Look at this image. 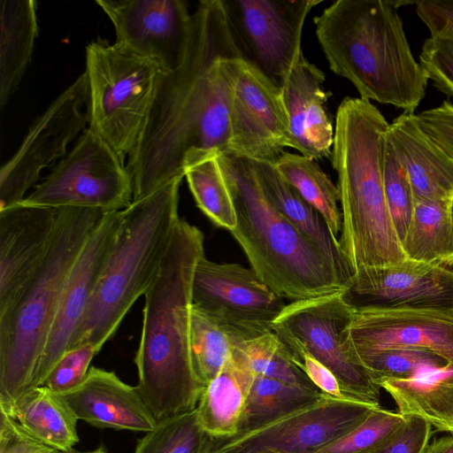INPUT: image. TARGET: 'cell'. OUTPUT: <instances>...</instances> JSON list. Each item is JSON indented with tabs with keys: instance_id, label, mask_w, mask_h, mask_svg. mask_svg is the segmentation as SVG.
Returning a JSON list of instances; mask_svg holds the SVG:
<instances>
[{
	"instance_id": "1",
	"label": "cell",
	"mask_w": 453,
	"mask_h": 453,
	"mask_svg": "<svg viewBox=\"0 0 453 453\" xmlns=\"http://www.w3.org/2000/svg\"><path fill=\"white\" fill-rule=\"evenodd\" d=\"M242 59L221 0L201 1L192 13L185 58L160 75L151 111L127 169L133 201L184 177V164L202 151L227 153L230 102Z\"/></svg>"
},
{
	"instance_id": "2",
	"label": "cell",
	"mask_w": 453,
	"mask_h": 453,
	"mask_svg": "<svg viewBox=\"0 0 453 453\" xmlns=\"http://www.w3.org/2000/svg\"><path fill=\"white\" fill-rule=\"evenodd\" d=\"M203 242L202 231L180 218L159 272L144 295L134 358L136 387L157 421L196 409L205 389L189 352L192 282L204 256Z\"/></svg>"
},
{
	"instance_id": "3",
	"label": "cell",
	"mask_w": 453,
	"mask_h": 453,
	"mask_svg": "<svg viewBox=\"0 0 453 453\" xmlns=\"http://www.w3.org/2000/svg\"><path fill=\"white\" fill-rule=\"evenodd\" d=\"M388 127L379 109L360 97H345L336 111L331 158L342 221L338 241L353 276L408 261L384 191Z\"/></svg>"
},
{
	"instance_id": "4",
	"label": "cell",
	"mask_w": 453,
	"mask_h": 453,
	"mask_svg": "<svg viewBox=\"0 0 453 453\" xmlns=\"http://www.w3.org/2000/svg\"><path fill=\"white\" fill-rule=\"evenodd\" d=\"M403 1L336 0L314 19L319 43L333 73L360 98L414 112L428 77L407 41Z\"/></svg>"
},
{
	"instance_id": "5",
	"label": "cell",
	"mask_w": 453,
	"mask_h": 453,
	"mask_svg": "<svg viewBox=\"0 0 453 453\" xmlns=\"http://www.w3.org/2000/svg\"><path fill=\"white\" fill-rule=\"evenodd\" d=\"M218 159L235 210L230 233L257 275L291 302L346 290L331 263L266 198L250 159Z\"/></svg>"
},
{
	"instance_id": "6",
	"label": "cell",
	"mask_w": 453,
	"mask_h": 453,
	"mask_svg": "<svg viewBox=\"0 0 453 453\" xmlns=\"http://www.w3.org/2000/svg\"><path fill=\"white\" fill-rule=\"evenodd\" d=\"M175 178L122 210L114 242L69 349L90 343L100 351L132 305L157 275L176 223L179 189Z\"/></svg>"
},
{
	"instance_id": "7",
	"label": "cell",
	"mask_w": 453,
	"mask_h": 453,
	"mask_svg": "<svg viewBox=\"0 0 453 453\" xmlns=\"http://www.w3.org/2000/svg\"><path fill=\"white\" fill-rule=\"evenodd\" d=\"M103 214L75 207L58 210L45 259L0 319V409H9L32 388L70 269Z\"/></svg>"
},
{
	"instance_id": "8",
	"label": "cell",
	"mask_w": 453,
	"mask_h": 453,
	"mask_svg": "<svg viewBox=\"0 0 453 453\" xmlns=\"http://www.w3.org/2000/svg\"><path fill=\"white\" fill-rule=\"evenodd\" d=\"M88 129L124 163L135 148L154 102L161 69L97 39L86 46Z\"/></svg>"
},
{
	"instance_id": "9",
	"label": "cell",
	"mask_w": 453,
	"mask_h": 453,
	"mask_svg": "<svg viewBox=\"0 0 453 453\" xmlns=\"http://www.w3.org/2000/svg\"><path fill=\"white\" fill-rule=\"evenodd\" d=\"M345 290L292 301L272 325V331L302 346L327 367L352 400L380 405V389L363 365L349 336L355 308Z\"/></svg>"
},
{
	"instance_id": "10",
	"label": "cell",
	"mask_w": 453,
	"mask_h": 453,
	"mask_svg": "<svg viewBox=\"0 0 453 453\" xmlns=\"http://www.w3.org/2000/svg\"><path fill=\"white\" fill-rule=\"evenodd\" d=\"M133 201L132 179L111 148L86 128L72 150L21 203L103 213L122 211Z\"/></svg>"
},
{
	"instance_id": "11",
	"label": "cell",
	"mask_w": 453,
	"mask_h": 453,
	"mask_svg": "<svg viewBox=\"0 0 453 453\" xmlns=\"http://www.w3.org/2000/svg\"><path fill=\"white\" fill-rule=\"evenodd\" d=\"M241 58L282 88L302 51L307 16L321 0H221Z\"/></svg>"
},
{
	"instance_id": "12",
	"label": "cell",
	"mask_w": 453,
	"mask_h": 453,
	"mask_svg": "<svg viewBox=\"0 0 453 453\" xmlns=\"http://www.w3.org/2000/svg\"><path fill=\"white\" fill-rule=\"evenodd\" d=\"M88 80L78 76L34 122L15 154L0 169V210L21 203L41 172L66 153L88 123Z\"/></svg>"
},
{
	"instance_id": "13",
	"label": "cell",
	"mask_w": 453,
	"mask_h": 453,
	"mask_svg": "<svg viewBox=\"0 0 453 453\" xmlns=\"http://www.w3.org/2000/svg\"><path fill=\"white\" fill-rule=\"evenodd\" d=\"M377 407L326 395L240 437L211 438L206 453H315L355 428Z\"/></svg>"
},
{
	"instance_id": "14",
	"label": "cell",
	"mask_w": 453,
	"mask_h": 453,
	"mask_svg": "<svg viewBox=\"0 0 453 453\" xmlns=\"http://www.w3.org/2000/svg\"><path fill=\"white\" fill-rule=\"evenodd\" d=\"M192 304L218 318L245 340L272 331L286 306L251 268L203 256L192 282Z\"/></svg>"
},
{
	"instance_id": "15",
	"label": "cell",
	"mask_w": 453,
	"mask_h": 453,
	"mask_svg": "<svg viewBox=\"0 0 453 453\" xmlns=\"http://www.w3.org/2000/svg\"><path fill=\"white\" fill-rule=\"evenodd\" d=\"M228 154L275 163L288 148L289 119L282 90L242 59L233 84Z\"/></svg>"
},
{
	"instance_id": "16",
	"label": "cell",
	"mask_w": 453,
	"mask_h": 453,
	"mask_svg": "<svg viewBox=\"0 0 453 453\" xmlns=\"http://www.w3.org/2000/svg\"><path fill=\"white\" fill-rule=\"evenodd\" d=\"M112 23L115 44L172 73L187 54L192 14L182 0H96Z\"/></svg>"
},
{
	"instance_id": "17",
	"label": "cell",
	"mask_w": 453,
	"mask_h": 453,
	"mask_svg": "<svg viewBox=\"0 0 453 453\" xmlns=\"http://www.w3.org/2000/svg\"><path fill=\"white\" fill-rule=\"evenodd\" d=\"M344 295L355 310L453 311V270L408 260L354 275Z\"/></svg>"
},
{
	"instance_id": "18",
	"label": "cell",
	"mask_w": 453,
	"mask_h": 453,
	"mask_svg": "<svg viewBox=\"0 0 453 453\" xmlns=\"http://www.w3.org/2000/svg\"><path fill=\"white\" fill-rule=\"evenodd\" d=\"M122 219V211L104 213L66 278L58 311L42 354L32 388L42 386L66 352L97 284Z\"/></svg>"
},
{
	"instance_id": "19",
	"label": "cell",
	"mask_w": 453,
	"mask_h": 453,
	"mask_svg": "<svg viewBox=\"0 0 453 453\" xmlns=\"http://www.w3.org/2000/svg\"><path fill=\"white\" fill-rule=\"evenodd\" d=\"M58 210L18 203L0 210V319L15 306L49 251Z\"/></svg>"
},
{
	"instance_id": "20",
	"label": "cell",
	"mask_w": 453,
	"mask_h": 453,
	"mask_svg": "<svg viewBox=\"0 0 453 453\" xmlns=\"http://www.w3.org/2000/svg\"><path fill=\"white\" fill-rule=\"evenodd\" d=\"M349 336L358 356L426 349L453 364V311L355 310Z\"/></svg>"
},
{
	"instance_id": "21",
	"label": "cell",
	"mask_w": 453,
	"mask_h": 453,
	"mask_svg": "<svg viewBox=\"0 0 453 453\" xmlns=\"http://www.w3.org/2000/svg\"><path fill=\"white\" fill-rule=\"evenodd\" d=\"M325 73L303 54L291 70L281 90L289 119L288 148L315 161L332 155L334 127L323 88Z\"/></svg>"
},
{
	"instance_id": "22",
	"label": "cell",
	"mask_w": 453,
	"mask_h": 453,
	"mask_svg": "<svg viewBox=\"0 0 453 453\" xmlns=\"http://www.w3.org/2000/svg\"><path fill=\"white\" fill-rule=\"evenodd\" d=\"M60 395L78 419L96 427L148 433L157 424L137 387L113 372L92 366L81 385Z\"/></svg>"
},
{
	"instance_id": "23",
	"label": "cell",
	"mask_w": 453,
	"mask_h": 453,
	"mask_svg": "<svg viewBox=\"0 0 453 453\" xmlns=\"http://www.w3.org/2000/svg\"><path fill=\"white\" fill-rule=\"evenodd\" d=\"M388 136L406 169L415 201L452 198L453 159L420 128L414 112L396 117Z\"/></svg>"
},
{
	"instance_id": "24",
	"label": "cell",
	"mask_w": 453,
	"mask_h": 453,
	"mask_svg": "<svg viewBox=\"0 0 453 453\" xmlns=\"http://www.w3.org/2000/svg\"><path fill=\"white\" fill-rule=\"evenodd\" d=\"M256 178L269 202L331 263L348 288L353 272L338 240L319 212L278 173L273 163L250 159Z\"/></svg>"
},
{
	"instance_id": "25",
	"label": "cell",
	"mask_w": 453,
	"mask_h": 453,
	"mask_svg": "<svg viewBox=\"0 0 453 453\" xmlns=\"http://www.w3.org/2000/svg\"><path fill=\"white\" fill-rule=\"evenodd\" d=\"M256 374L235 348L219 374L205 387L196 407L204 432L214 439L234 437Z\"/></svg>"
},
{
	"instance_id": "26",
	"label": "cell",
	"mask_w": 453,
	"mask_h": 453,
	"mask_svg": "<svg viewBox=\"0 0 453 453\" xmlns=\"http://www.w3.org/2000/svg\"><path fill=\"white\" fill-rule=\"evenodd\" d=\"M393 398L398 413L423 418L453 434V364L428 369L412 379L380 384Z\"/></svg>"
},
{
	"instance_id": "27",
	"label": "cell",
	"mask_w": 453,
	"mask_h": 453,
	"mask_svg": "<svg viewBox=\"0 0 453 453\" xmlns=\"http://www.w3.org/2000/svg\"><path fill=\"white\" fill-rule=\"evenodd\" d=\"M0 106L19 87L37 36L36 2L0 1Z\"/></svg>"
},
{
	"instance_id": "28",
	"label": "cell",
	"mask_w": 453,
	"mask_h": 453,
	"mask_svg": "<svg viewBox=\"0 0 453 453\" xmlns=\"http://www.w3.org/2000/svg\"><path fill=\"white\" fill-rule=\"evenodd\" d=\"M4 411L40 441L63 451L79 441L78 418L62 395L47 387L33 388Z\"/></svg>"
},
{
	"instance_id": "29",
	"label": "cell",
	"mask_w": 453,
	"mask_h": 453,
	"mask_svg": "<svg viewBox=\"0 0 453 453\" xmlns=\"http://www.w3.org/2000/svg\"><path fill=\"white\" fill-rule=\"evenodd\" d=\"M450 200L415 201L402 246L409 261L441 266L453 265V227Z\"/></svg>"
},
{
	"instance_id": "30",
	"label": "cell",
	"mask_w": 453,
	"mask_h": 453,
	"mask_svg": "<svg viewBox=\"0 0 453 453\" xmlns=\"http://www.w3.org/2000/svg\"><path fill=\"white\" fill-rule=\"evenodd\" d=\"M326 395L320 391L256 375L234 437L316 403Z\"/></svg>"
},
{
	"instance_id": "31",
	"label": "cell",
	"mask_w": 453,
	"mask_h": 453,
	"mask_svg": "<svg viewBox=\"0 0 453 453\" xmlns=\"http://www.w3.org/2000/svg\"><path fill=\"white\" fill-rule=\"evenodd\" d=\"M245 341L234 328L192 304L189 352L194 372L205 387L221 371L235 348Z\"/></svg>"
},
{
	"instance_id": "32",
	"label": "cell",
	"mask_w": 453,
	"mask_h": 453,
	"mask_svg": "<svg viewBox=\"0 0 453 453\" xmlns=\"http://www.w3.org/2000/svg\"><path fill=\"white\" fill-rule=\"evenodd\" d=\"M280 176L310 203L326 221L332 236L338 240L342 212L337 186L313 159L284 151L274 163Z\"/></svg>"
},
{
	"instance_id": "33",
	"label": "cell",
	"mask_w": 453,
	"mask_h": 453,
	"mask_svg": "<svg viewBox=\"0 0 453 453\" xmlns=\"http://www.w3.org/2000/svg\"><path fill=\"white\" fill-rule=\"evenodd\" d=\"M218 153L191 155L184 164V177L197 207L214 225L230 232L236 226V215Z\"/></svg>"
},
{
	"instance_id": "34",
	"label": "cell",
	"mask_w": 453,
	"mask_h": 453,
	"mask_svg": "<svg viewBox=\"0 0 453 453\" xmlns=\"http://www.w3.org/2000/svg\"><path fill=\"white\" fill-rule=\"evenodd\" d=\"M236 349L256 375L320 391L293 362L288 350L273 331L245 340Z\"/></svg>"
},
{
	"instance_id": "35",
	"label": "cell",
	"mask_w": 453,
	"mask_h": 453,
	"mask_svg": "<svg viewBox=\"0 0 453 453\" xmlns=\"http://www.w3.org/2000/svg\"><path fill=\"white\" fill-rule=\"evenodd\" d=\"M211 437L199 424L196 409L157 421L134 453H206Z\"/></svg>"
},
{
	"instance_id": "36",
	"label": "cell",
	"mask_w": 453,
	"mask_h": 453,
	"mask_svg": "<svg viewBox=\"0 0 453 453\" xmlns=\"http://www.w3.org/2000/svg\"><path fill=\"white\" fill-rule=\"evenodd\" d=\"M374 382L412 379L424 371L449 363L426 349H390L359 356Z\"/></svg>"
},
{
	"instance_id": "37",
	"label": "cell",
	"mask_w": 453,
	"mask_h": 453,
	"mask_svg": "<svg viewBox=\"0 0 453 453\" xmlns=\"http://www.w3.org/2000/svg\"><path fill=\"white\" fill-rule=\"evenodd\" d=\"M383 180L388 211L403 243L412 217L415 199L406 169L388 139V133L384 150Z\"/></svg>"
},
{
	"instance_id": "38",
	"label": "cell",
	"mask_w": 453,
	"mask_h": 453,
	"mask_svg": "<svg viewBox=\"0 0 453 453\" xmlns=\"http://www.w3.org/2000/svg\"><path fill=\"white\" fill-rule=\"evenodd\" d=\"M405 418L398 412L377 407L355 428L315 453H368L389 438Z\"/></svg>"
},
{
	"instance_id": "39",
	"label": "cell",
	"mask_w": 453,
	"mask_h": 453,
	"mask_svg": "<svg viewBox=\"0 0 453 453\" xmlns=\"http://www.w3.org/2000/svg\"><path fill=\"white\" fill-rule=\"evenodd\" d=\"M98 352L90 343L68 349L54 365L42 386L58 394L74 389L85 380L90 363Z\"/></svg>"
},
{
	"instance_id": "40",
	"label": "cell",
	"mask_w": 453,
	"mask_h": 453,
	"mask_svg": "<svg viewBox=\"0 0 453 453\" xmlns=\"http://www.w3.org/2000/svg\"><path fill=\"white\" fill-rule=\"evenodd\" d=\"M419 64L438 90L453 96V39L427 38L422 46Z\"/></svg>"
},
{
	"instance_id": "41",
	"label": "cell",
	"mask_w": 453,
	"mask_h": 453,
	"mask_svg": "<svg viewBox=\"0 0 453 453\" xmlns=\"http://www.w3.org/2000/svg\"><path fill=\"white\" fill-rule=\"evenodd\" d=\"M278 337L288 350L293 362L322 393L339 400L354 401L343 392L338 380L327 367L314 358L296 342L288 338Z\"/></svg>"
},
{
	"instance_id": "42",
	"label": "cell",
	"mask_w": 453,
	"mask_h": 453,
	"mask_svg": "<svg viewBox=\"0 0 453 453\" xmlns=\"http://www.w3.org/2000/svg\"><path fill=\"white\" fill-rule=\"evenodd\" d=\"M431 436V425L410 416L383 443L368 453H421Z\"/></svg>"
},
{
	"instance_id": "43",
	"label": "cell",
	"mask_w": 453,
	"mask_h": 453,
	"mask_svg": "<svg viewBox=\"0 0 453 453\" xmlns=\"http://www.w3.org/2000/svg\"><path fill=\"white\" fill-rule=\"evenodd\" d=\"M27 432L17 420L0 411V453H66Z\"/></svg>"
},
{
	"instance_id": "44",
	"label": "cell",
	"mask_w": 453,
	"mask_h": 453,
	"mask_svg": "<svg viewBox=\"0 0 453 453\" xmlns=\"http://www.w3.org/2000/svg\"><path fill=\"white\" fill-rule=\"evenodd\" d=\"M417 122L426 134L453 159V104L440 105L419 112Z\"/></svg>"
},
{
	"instance_id": "45",
	"label": "cell",
	"mask_w": 453,
	"mask_h": 453,
	"mask_svg": "<svg viewBox=\"0 0 453 453\" xmlns=\"http://www.w3.org/2000/svg\"><path fill=\"white\" fill-rule=\"evenodd\" d=\"M415 10L431 37L453 39V1H417Z\"/></svg>"
},
{
	"instance_id": "46",
	"label": "cell",
	"mask_w": 453,
	"mask_h": 453,
	"mask_svg": "<svg viewBox=\"0 0 453 453\" xmlns=\"http://www.w3.org/2000/svg\"><path fill=\"white\" fill-rule=\"evenodd\" d=\"M421 453H453V434L443 436L427 443Z\"/></svg>"
},
{
	"instance_id": "47",
	"label": "cell",
	"mask_w": 453,
	"mask_h": 453,
	"mask_svg": "<svg viewBox=\"0 0 453 453\" xmlns=\"http://www.w3.org/2000/svg\"><path fill=\"white\" fill-rule=\"evenodd\" d=\"M66 453H108V452L103 446H101L92 451L80 452V451H76V450L73 449L71 451H67Z\"/></svg>"
},
{
	"instance_id": "48",
	"label": "cell",
	"mask_w": 453,
	"mask_h": 453,
	"mask_svg": "<svg viewBox=\"0 0 453 453\" xmlns=\"http://www.w3.org/2000/svg\"><path fill=\"white\" fill-rule=\"evenodd\" d=\"M449 210V217H450V220H451V225L453 227V196L450 199Z\"/></svg>"
}]
</instances>
